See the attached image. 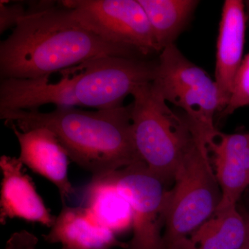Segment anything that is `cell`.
I'll use <instances>...</instances> for the list:
<instances>
[{"label": "cell", "mask_w": 249, "mask_h": 249, "mask_svg": "<svg viewBox=\"0 0 249 249\" xmlns=\"http://www.w3.org/2000/svg\"><path fill=\"white\" fill-rule=\"evenodd\" d=\"M27 5V14L0 42V80L50 77L103 55L142 58L85 29L61 1Z\"/></svg>", "instance_id": "cell-1"}, {"label": "cell", "mask_w": 249, "mask_h": 249, "mask_svg": "<svg viewBox=\"0 0 249 249\" xmlns=\"http://www.w3.org/2000/svg\"><path fill=\"white\" fill-rule=\"evenodd\" d=\"M0 119L22 132L52 131L69 158L92 174V178L142 161L134 144L130 104L96 111L76 107H56L49 112L1 110Z\"/></svg>", "instance_id": "cell-2"}, {"label": "cell", "mask_w": 249, "mask_h": 249, "mask_svg": "<svg viewBox=\"0 0 249 249\" xmlns=\"http://www.w3.org/2000/svg\"><path fill=\"white\" fill-rule=\"evenodd\" d=\"M130 104L136 149L147 168L162 182L174 181L177 170L196 143L200 129L168 107L152 82L139 87Z\"/></svg>", "instance_id": "cell-3"}, {"label": "cell", "mask_w": 249, "mask_h": 249, "mask_svg": "<svg viewBox=\"0 0 249 249\" xmlns=\"http://www.w3.org/2000/svg\"><path fill=\"white\" fill-rule=\"evenodd\" d=\"M165 210V249H176L217 209L222 193L202 134L180 163Z\"/></svg>", "instance_id": "cell-4"}, {"label": "cell", "mask_w": 249, "mask_h": 249, "mask_svg": "<svg viewBox=\"0 0 249 249\" xmlns=\"http://www.w3.org/2000/svg\"><path fill=\"white\" fill-rule=\"evenodd\" d=\"M158 60L103 55L60 72L70 78L77 107L96 110L124 106V101L139 87L151 83Z\"/></svg>", "instance_id": "cell-5"}, {"label": "cell", "mask_w": 249, "mask_h": 249, "mask_svg": "<svg viewBox=\"0 0 249 249\" xmlns=\"http://www.w3.org/2000/svg\"><path fill=\"white\" fill-rule=\"evenodd\" d=\"M152 83L163 99L182 109L208 139L217 132L214 118L219 100L215 80L186 58L175 44L160 52Z\"/></svg>", "instance_id": "cell-6"}, {"label": "cell", "mask_w": 249, "mask_h": 249, "mask_svg": "<svg viewBox=\"0 0 249 249\" xmlns=\"http://www.w3.org/2000/svg\"><path fill=\"white\" fill-rule=\"evenodd\" d=\"M75 19L108 43L142 58L160 53L146 14L138 0H62Z\"/></svg>", "instance_id": "cell-7"}, {"label": "cell", "mask_w": 249, "mask_h": 249, "mask_svg": "<svg viewBox=\"0 0 249 249\" xmlns=\"http://www.w3.org/2000/svg\"><path fill=\"white\" fill-rule=\"evenodd\" d=\"M132 211L133 236L127 249H165V227L168 191L165 184L139 161L106 175Z\"/></svg>", "instance_id": "cell-8"}, {"label": "cell", "mask_w": 249, "mask_h": 249, "mask_svg": "<svg viewBox=\"0 0 249 249\" xmlns=\"http://www.w3.org/2000/svg\"><path fill=\"white\" fill-rule=\"evenodd\" d=\"M0 168L2 173L0 192L1 225L9 219L18 218L52 227L55 217L37 193L32 178L23 170L19 159L1 156Z\"/></svg>", "instance_id": "cell-9"}, {"label": "cell", "mask_w": 249, "mask_h": 249, "mask_svg": "<svg viewBox=\"0 0 249 249\" xmlns=\"http://www.w3.org/2000/svg\"><path fill=\"white\" fill-rule=\"evenodd\" d=\"M247 20L244 1H224L218 33L214 79L220 114L230 101L236 73L243 60Z\"/></svg>", "instance_id": "cell-10"}, {"label": "cell", "mask_w": 249, "mask_h": 249, "mask_svg": "<svg viewBox=\"0 0 249 249\" xmlns=\"http://www.w3.org/2000/svg\"><path fill=\"white\" fill-rule=\"evenodd\" d=\"M9 127L19 142L23 165L53 183L64 204L75 190L68 178V155L55 134L47 128L22 132L14 125Z\"/></svg>", "instance_id": "cell-11"}, {"label": "cell", "mask_w": 249, "mask_h": 249, "mask_svg": "<svg viewBox=\"0 0 249 249\" xmlns=\"http://www.w3.org/2000/svg\"><path fill=\"white\" fill-rule=\"evenodd\" d=\"M43 237L49 243H61L70 249H128V244L118 240L115 234L100 224L89 209L65 204Z\"/></svg>", "instance_id": "cell-12"}, {"label": "cell", "mask_w": 249, "mask_h": 249, "mask_svg": "<svg viewBox=\"0 0 249 249\" xmlns=\"http://www.w3.org/2000/svg\"><path fill=\"white\" fill-rule=\"evenodd\" d=\"M247 232V219L232 206L216 210L178 249H240Z\"/></svg>", "instance_id": "cell-13"}, {"label": "cell", "mask_w": 249, "mask_h": 249, "mask_svg": "<svg viewBox=\"0 0 249 249\" xmlns=\"http://www.w3.org/2000/svg\"><path fill=\"white\" fill-rule=\"evenodd\" d=\"M85 192V207L100 224L115 235L132 229L130 205L106 177L92 178Z\"/></svg>", "instance_id": "cell-14"}, {"label": "cell", "mask_w": 249, "mask_h": 249, "mask_svg": "<svg viewBox=\"0 0 249 249\" xmlns=\"http://www.w3.org/2000/svg\"><path fill=\"white\" fill-rule=\"evenodd\" d=\"M150 26L160 53L175 44L199 1L196 0H138Z\"/></svg>", "instance_id": "cell-15"}, {"label": "cell", "mask_w": 249, "mask_h": 249, "mask_svg": "<svg viewBox=\"0 0 249 249\" xmlns=\"http://www.w3.org/2000/svg\"><path fill=\"white\" fill-rule=\"evenodd\" d=\"M249 106V53L243 58L236 73L229 104L221 113V117L231 115L237 109Z\"/></svg>", "instance_id": "cell-16"}, {"label": "cell", "mask_w": 249, "mask_h": 249, "mask_svg": "<svg viewBox=\"0 0 249 249\" xmlns=\"http://www.w3.org/2000/svg\"><path fill=\"white\" fill-rule=\"evenodd\" d=\"M9 1H0V34L8 29H14L19 21L27 14L25 3L9 4Z\"/></svg>", "instance_id": "cell-17"}, {"label": "cell", "mask_w": 249, "mask_h": 249, "mask_svg": "<svg viewBox=\"0 0 249 249\" xmlns=\"http://www.w3.org/2000/svg\"><path fill=\"white\" fill-rule=\"evenodd\" d=\"M38 239L26 230L15 232L10 237L5 249H36Z\"/></svg>", "instance_id": "cell-18"}, {"label": "cell", "mask_w": 249, "mask_h": 249, "mask_svg": "<svg viewBox=\"0 0 249 249\" xmlns=\"http://www.w3.org/2000/svg\"><path fill=\"white\" fill-rule=\"evenodd\" d=\"M247 236H246V239L244 245L241 247L240 249H249V225L248 224V220H247Z\"/></svg>", "instance_id": "cell-19"}, {"label": "cell", "mask_w": 249, "mask_h": 249, "mask_svg": "<svg viewBox=\"0 0 249 249\" xmlns=\"http://www.w3.org/2000/svg\"><path fill=\"white\" fill-rule=\"evenodd\" d=\"M245 9H247V19H249V1H247L245 3Z\"/></svg>", "instance_id": "cell-20"}, {"label": "cell", "mask_w": 249, "mask_h": 249, "mask_svg": "<svg viewBox=\"0 0 249 249\" xmlns=\"http://www.w3.org/2000/svg\"><path fill=\"white\" fill-rule=\"evenodd\" d=\"M62 249H70V248H67V247H62Z\"/></svg>", "instance_id": "cell-21"}, {"label": "cell", "mask_w": 249, "mask_h": 249, "mask_svg": "<svg viewBox=\"0 0 249 249\" xmlns=\"http://www.w3.org/2000/svg\"><path fill=\"white\" fill-rule=\"evenodd\" d=\"M248 224H249V219H248Z\"/></svg>", "instance_id": "cell-22"}]
</instances>
